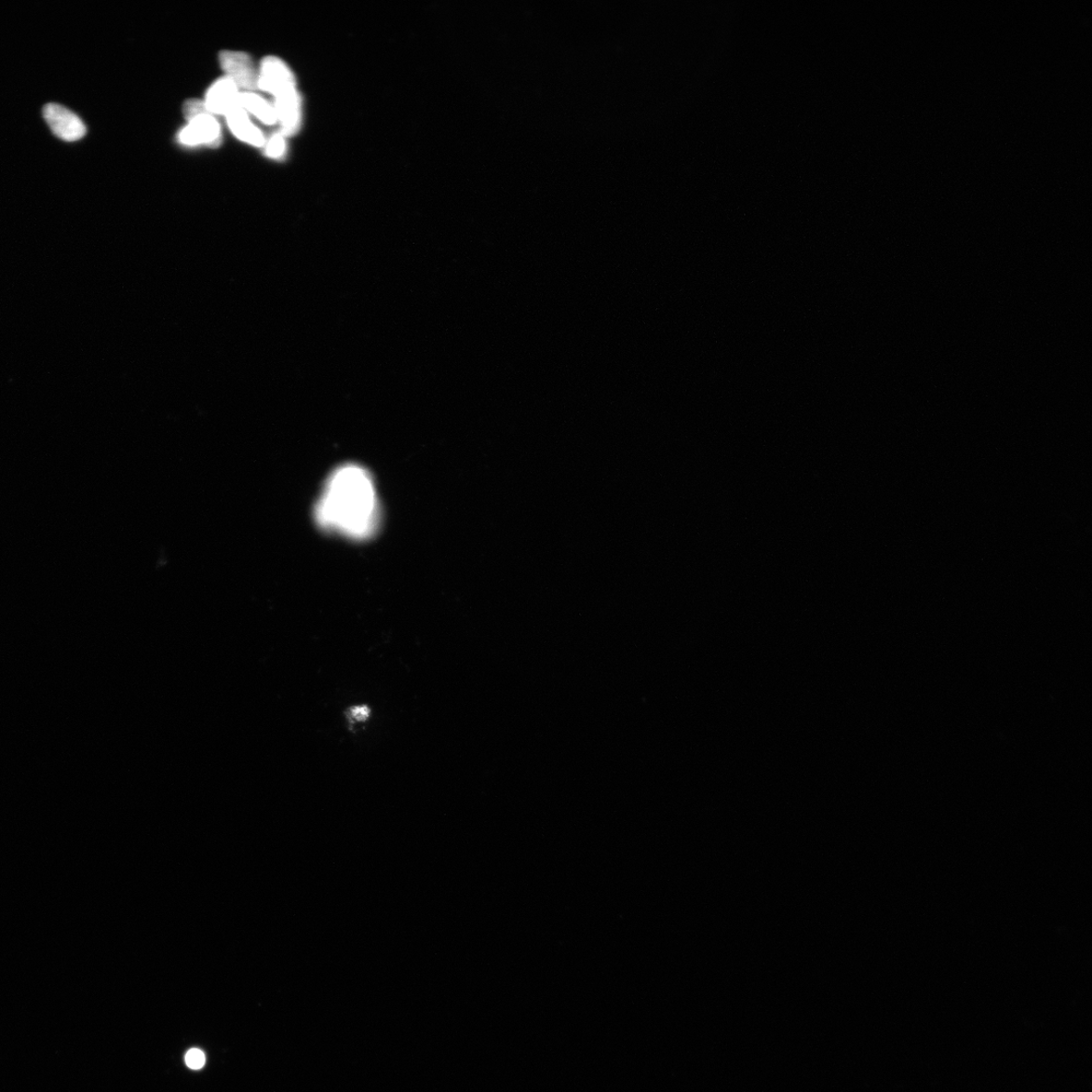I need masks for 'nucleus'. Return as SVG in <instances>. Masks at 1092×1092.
<instances>
[{"label": "nucleus", "instance_id": "obj_1", "mask_svg": "<svg viewBox=\"0 0 1092 1092\" xmlns=\"http://www.w3.org/2000/svg\"><path fill=\"white\" fill-rule=\"evenodd\" d=\"M317 524L350 539H367L380 526L381 510L371 475L357 465L340 466L326 481L316 504Z\"/></svg>", "mask_w": 1092, "mask_h": 1092}, {"label": "nucleus", "instance_id": "obj_2", "mask_svg": "<svg viewBox=\"0 0 1092 1092\" xmlns=\"http://www.w3.org/2000/svg\"><path fill=\"white\" fill-rule=\"evenodd\" d=\"M219 61L226 77L242 92L258 90V72L252 58L244 52L222 51Z\"/></svg>", "mask_w": 1092, "mask_h": 1092}, {"label": "nucleus", "instance_id": "obj_3", "mask_svg": "<svg viewBox=\"0 0 1092 1092\" xmlns=\"http://www.w3.org/2000/svg\"><path fill=\"white\" fill-rule=\"evenodd\" d=\"M43 115L53 134L65 142H75L87 134V127L80 117L61 104H46Z\"/></svg>", "mask_w": 1092, "mask_h": 1092}, {"label": "nucleus", "instance_id": "obj_4", "mask_svg": "<svg viewBox=\"0 0 1092 1092\" xmlns=\"http://www.w3.org/2000/svg\"><path fill=\"white\" fill-rule=\"evenodd\" d=\"M179 141L182 145L190 147H219L222 143L221 126L213 115H198L182 128Z\"/></svg>", "mask_w": 1092, "mask_h": 1092}, {"label": "nucleus", "instance_id": "obj_5", "mask_svg": "<svg viewBox=\"0 0 1092 1092\" xmlns=\"http://www.w3.org/2000/svg\"><path fill=\"white\" fill-rule=\"evenodd\" d=\"M295 87V75L281 59L275 56L263 59L258 72V89L276 97L279 93Z\"/></svg>", "mask_w": 1092, "mask_h": 1092}, {"label": "nucleus", "instance_id": "obj_6", "mask_svg": "<svg viewBox=\"0 0 1092 1092\" xmlns=\"http://www.w3.org/2000/svg\"><path fill=\"white\" fill-rule=\"evenodd\" d=\"M275 98L274 108L276 121L280 125V132L286 137L295 135L300 130L302 122V104L297 87L290 88Z\"/></svg>", "mask_w": 1092, "mask_h": 1092}, {"label": "nucleus", "instance_id": "obj_7", "mask_svg": "<svg viewBox=\"0 0 1092 1092\" xmlns=\"http://www.w3.org/2000/svg\"><path fill=\"white\" fill-rule=\"evenodd\" d=\"M240 90L228 77H222L209 88L205 104L211 115H227L239 105Z\"/></svg>", "mask_w": 1092, "mask_h": 1092}, {"label": "nucleus", "instance_id": "obj_8", "mask_svg": "<svg viewBox=\"0 0 1092 1092\" xmlns=\"http://www.w3.org/2000/svg\"><path fill=\"white\" fill-rule=\"evenodd\" d=\"M226 120L233 135L236 136L242 142L254 147H263L265 145V138L261 128H257L250 121L249 114L240 105L234 108L226 115Z\"/></svg>", "mask_w": 1092, "mask_h": 1092}, {"label": "nucleus", "instance_id": "obj_9", "mask_svg": "<svg viewBox=\"0 0 1092 1092\" xmlns=\"http://www.w3.org/2000/svg\"><path fill=\"white\" fill-rule=\"evenodd\" d=\"M239 105L246 113L251 114L257 120H260L267 126H273L277 123L274 105L270 104L255 92L241 91L239 95Z\"/></svg>", "mask_w": 1092, "mask_h": 1092}, {"label": "nucleus", "instance_id": "obj_10", "mask_svg": "<svg viewBox=\"0 0 1092 1092\" xmlns=\"http://www.w3.org/2000/svg\"><path fill=\"white\" fill-rule=\"evenodd\" d=\"M265 155L272 159H281L287 154L286 136L280 131L270 137L264 145Z\"/></svg>", "mask_w": 1092, "mask_h": 1092}, {"label": "nucleus", "instance_id": "obj_11", "mask_svg": "<svg viewBox=\"0 0 1092 1092\" xmlns=\"http://www.w3.org/2000/svg\"><path fill=\"white\" fill-rule=\"evenodd\" d=\"M206 113L209 112L208 111L205 101H203L192 99L186 101L183 105V115L187 122L193 120L194 117L197 116L198 115Z\"/></svg>", "mask_w": 1092, "mask_h": 1092}, {"label": "nucleus", "instance_id": "obj_12", "mask_svg": "<svg viewBox=\"0 0 1092 1092\" xmlns=\"http://www.w3.org/2000/svg\"><path fill=\"white\" fill-rule=\"evenodd\" d=\"M185 1062L192 1070H201L206 1063V1056L201 1050L192 1049L187 1052Z\"/></svg>", "mask_w": 1092, "mask_h": 1092}, {"label": "nucleus", "instance_id": "obj_13", "mask_svg": "<svg viewBox=\"0 0 1092 1092\" xmlns=\"http://www.w3.org/2000/svg\"><path fill=\"white\" fill-rule=\"evenodd\" d=\"M370 714L371 711L367 707H355L350 709L351 718L357 721H367Z\"/></svg>", "mask_w": 1092, "mask_h": 1092}]
</instances>
